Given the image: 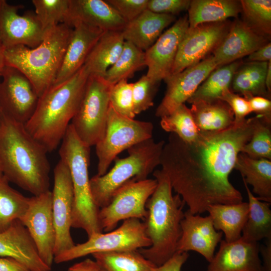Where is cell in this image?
<instances>
[{
	"instance_id": "obj_1",
	"label": "cell",
	"mask_w": 271,
	"mask_h": 271,
	"mask_svg": "<svg viewBox=\"0 0 271 271\" xmlns=\"http://www.w3.org/2000/svg\"><path fill=\"white\" fill-rule=\"evenodd\" d=\"M256 116L225 129L200 131L191 143L170 133L160 165L193 214L214 204H236L242 196L229 181L238 154L250 140Z\"/></svg>"
},
{
	"instance_id": "obj_2",
	"label": "cell",
	"mask_w": 271,
	"mask_h": 271,
	"mask_svg": "<svg viewBox=\"0 0 271 271\" xmlns=\"http://www.w3.org/2000/svg\"><path fill=\"white\" fill-rule=\"evenodd\" d=\"M47 151L24 124L4 113L0 126V165L10 182L37 196L49 190Z\"/></svg>"
},
{
	"instance_id": "obj_3",
	"label": "cell",
	"mask_w": 271,
	"mask_h": 271,
	"mask_svg": "<svg viewBox=\"0 0 271 271\" xmlns=\"http://www.w3.org/2000/svg\"><path fill=\"white\" fill-rule=\"evenodd\" d=\"M89 74L84 66L66 80L51 85L39 98L36 109L24 124L46 150H56L77 112Z\"/></svg>"
},
{
	"instance_id": "obj_4",
	"label": "cell",
	"mask_w": 271,
	"mask_h": 271,
	"mask_svg": "<svg viewBox=\"0 0 271 271\" xmlns=\"http://www.w3.org/2000/svg\"><path fill=\"white\" fill-rule=\"evenodd\" d=\"M153 175L157 185L146 203L148 213L144 222L151 245L138 250L159 266L177 251L185 203L179 195H173L169 178L162 169L155 170Z\"/></svg>"
},
{
	"instance_id": "obj_5",
	"label": "cell",
	"mask_w": 271,
	"mask_h": 271,
	"mask_svg": "<svg viewBox=\"0 0 271 271\" xmlns=\"http://www.w3.org/2000/svg\"><path fill=\"white\" fill-rule=\"evenodd\" d=\"M72 31L60 24L47 30L42 41L34 48L17 45L5 49V65L23 73L40 97L55 81Z\"/></svg>"
},
{
	"instance_id": "obj_6",
	"label": "cell",
	"mask_w": 271,
	"mask_h": 271,
	"mask_svg": "<svg viewBox=\"0 0 271 271\" xmlns=\"http://www.w3.org/2000/svg\"><path fill=\"white\" fill-rule=\"evenodd\" d=\"M61 143L60 160L69 168L73 189L72 227L83 229L88 237L102 232L98 220L99 209L93 200L90 186V147L79 139L70 124Z\"/></svg>"
},
{
	"instance_id": "obj_7",
	"label": "cell",
	"mask_w": 271,
	"mask_h": 271,
	"mask_svg": "<svg viewBox=\"0 0 271 271\" xmlns=\"http://www.w3.org/2000/svg\"><path fill=\"white\" fill-rule=\"evenodd\" d=\"M165 144L164 141L156 142L153 138L143 141L128 149L126 157H116L110 171L90 179L91 194L97 207L107 205L116 192L128 182L148 179L160 165Z\"/></svg>"
},
{
	"instance_id": "obj_8",
	"label": "cell",
	"mask_w": 271,
	"mask_h": 271,
	"mask_svg": "<svg viewBox=\"0 0 271 271\" xmlns=\"http://www.w3.org/2000/svg\"><path fill=\"white\" fill-rule=\"evenodd\" d=\"M113 85L102 76L89 75L76 113L70 124L79 139L86 146H95L103 136Z\"/></svg>"
},
{
	"instance_id": "obj_9",
	"label": "cell",
	"mask_w": 271,
	"mask_h": 271,
	"mask_svg": "<svg viewBox=\"0 0 271 271\" xmlns=\"http://www.w3.org/2000/svg\"><path fill=\"white\" fill-rule=\"evenodd\" d=\"M153 128L152 122L123 116L110 104L104 134L95 145L98 160L97 175L105 174L119 153L153 138Z\"/></svg>"
},
{
	"instance_id": "obj_10",
	"label": "cell",
	"mask_w": 271,
	"mask_h": 271,
	"mask_svg": "<svg viewBox=\"0 0 271 271\" xmlns=\"http://www.w3.org/2000/svg\"><path fill=\"white\" fill-rule=\"evenodd\" d=\"M151 245L144 222L131 218L124 220L116 229L92 235L85 242L55 256L54 261L60 263L94 253L136 250Z\"/></svg>"
},
{
	"instance_id": "obj_11",
	"label": "cell",
	"mask_w": 271,
	"mask_h": 271,
	"mask_svg": "<svg viewBox=\"0 0 271 271\" xmlns=\"http://www.w3.org/2000/svg\"><path fill=\"white\" fill-rule=\"evenodd\" d=\"M157 185L156 179L130 181L113 195L106 206L99 209L98 220L102 231L113 230L121 220L145 219L146 203Z\"/></svg>"
},
{
	"instance_id": "obj_12",
	"label": "cell",
	"mask_w": 271,
	"mask_h": 271,
	"mask_svg": "<svg viewBox=\"0 0 271 271\" xmlns=\"http://www.w3.org/2000/svg\"><path fill=\"white\" fill-rule=\"evenodd\" d=\"M52 212L56 230L54 257L71 248L74 243L71 235L74 193L70 172L60 160L54 169Z\"/></svg>"
},
{
	"instance_id": "obj_13",
	"label": "cell",
	"mask_w": 271,
	"mask_h": 271,
	"mask_svg": "<svg viewBox=\"0 0 271 271\" xmlns=\"http://www.w3.org/2000/svg\"><path fill=\"white\" fill-rule=\"evenodd\" d=\"M20 220L28 229L40 257L51 268L56 242L52 191L30 197L28 209Z\"/></svg>"
},
{
	"instance_id": "obj_14",
	"label": "cell",
	"mask_w": 271,
	"mask_h": 271,
	"mask_svg": "<svg viewBox=\"0 0 271 271\" xmlns=\"http://www.w3.org/2000/svg\"><path fill=\"white\" fill-rule=\"evenodd\" d=\"M231 24L226 20L189 27L179 46L170 75L203 60L220 43Z\"/></svg>"
},
{
	"instance_id": "obj_15",
	"label": "cell",
	"mask_w": 271,
	"mask_h": 271,
	"mask_svg": "<svg viewBox=\"0 0 271 271\" xmlns=\"http://www.w3.org/2000/svg\"><path fill=\"white\" fill-rule=\"evenodd\" d=\"M23 8L0 0V41L5 49L17 45L34 48L44 37L46 31L34 12L27 11L22 16L18 14Z\"/></svg>"
},
{
	"instance_id": "obj_16",
	"label": "cell",
	"mask_w": 271,
	"mask_h": 271,
	"mask_svg": "<svg viewBox=\"0 0 271 271\" xmlns=\"http://www.w3.org/2000/svg\"><path fill=\"white\" fill-rule=\"evenodd\" d=\"M1 76L4 113L25 124L34 113L39 97L29 79L19 70L6 66Z\"/></svg>"
},
{
	"instance_id": "obj_17",
	"label": "cell",
	"mask_w": 271,
	"mask_h": 271,
	"mask_svg": "<svg viewBox=\"0 0 271 271\" xmlns=\"http://www.w3.org/2000/svg\"><path fill=\"white\" fill-rule=\"evenodd\" d=\"M218 67L212 55L177 74L170 75L164 81L167 90L155 115L162 117L171 113L192 96L211 72Z\"/></svg>"
},
{
	"instance_id": "obj_18",
	"label": "cell",
	"mask_w": 271,
	"mask_h": 271,
	"mask_svg": "<svg viewBox=\"0 0 271 271\" xmlns=\"http://www.w3.org/2000/svg\"><path fill=\"white\" fill-rule=\"evenodd\" d=\"M189 28L187 15L181 17L145 51L146 75L160 83L171 72L179 46Z\"/></svg>"
},
{
	"instance_id": "obj_19",
	"label": "cell",
	"mask_w": 271,
	"mask_h": 271,
	"mask_svg": "<svg viewBox=\"0 0 271 271\" xmlns=\"http://www.w3.org/2000/svg\"><path fill=\"white\" fill-rule=\"evenodd\" d=\"M182 233L177 244V251H194L201 254L209 262L214 255L223 233L214 228L209 215L202 217L193 214L188 210L184 212L181 222Z\"/></svg>"
},
{
	"instance_id": "obj_20",
	"label": "cell",
	"mask_w": 271,
	"mask_h": 271,
	"mask_svg": "<svg viewBox=\"0 0 271 271\" xmlns=\"http://www.w3.org/2000/svg\"><path fill=\"white\" fill-rule=\"evenodd\" d=\"M268 36L257 31L244 21L236 20L213 51L218 67L236 61L267 44Z\"/></svg>"
},
{
	"instance_id": "obj_21",
	"label": "cell",
	"mask_w": 271,
	"mask_h": 271,
	"mask_svg": "<svg viewBox=\"0 0 271 271\" xmlns=\"http://www.w3.org/2000/svg\"><path fill=\"white\" fill-rule=\"evenodd\" d=\"M0 257H11L30 271H50L40 257L28 229L20 220H15L0 232Z\"/></svg>"
},
{
	"instance_id": "obj_22",
	"label": "cell",
	"mask_w": 271,
	"mask_h": 271,
	"mask_svg": "<svg viewBox=\"0 0 271 271\" xmlns=\"http://www.w3.org/2000/svg\"><path fill=\"white\" fill-rule=\"evenodd\" d=\"M105 32L83 23L74 24L61 66L53 85L66 80L82 67L92 48Z\"/></svg>"
},
{
	"instance_id": "obj_23",
	"label": "cell",
	"mask_w": 271,
	"mask_h": 271,
	"mask_svg": "<svg viewBox=\"0 0 271 271\" xmlns=\"http://www.w3.org/2000/svg\"><path fill=\"white\" fill-rule=\"evenodd\" d=\"M259 245L241 237L232 242L222 240L207 271H261Z\"/></svg>"
},
{
	"instance_id": "obj_24",
	"label": "cell",
	"mask_w": 271,
	"mask_h": 271,
	"mask_svg": "<svg viewBox=\"0 0 271 271\" xmlns=\"http://www.w3.org/2000/svg\"><path fill=\"white\" fill-rule=\"evenodd\" d=\"M83 23L104 31H122L126 23L106 1L70 0L64 24L72 28Z\"/></svg>"
},
{
	"instance_id": "obj_25",
	"label": "cell",
	"mask_w": 271,
	"mask_h": 271,
	"mask_svg": "<svg viewBox=\"0 0 271 271\" xmlns=\"http://www.w3.org/2000/svg\"><path fill=\"white\" fill-rule=\"evenodd\" d=\"M175 19V16L155 13L147 9L134 20L127 23L121 31L122 34L125 41L145 51Z\"/></svg>"
},
{
	"instance_id": "obj_26",
	"label": "cell",
	"mask_w": 271,
	"mask_h": 271,
	"mask_svg": "<svg viewBox=\"0 0 271 271\" xmlns=\"http://www.w3.org/2000/svg\"><path fill=\"white\" fill-rule=\"evenodd\" d=\"M124 41L121 31L105 32L92 48L83 65L89 75L103 77L120 56Z\"/></svg>"
},
{
	"instance_id": "obj_27",
	"label": "cell",
	"mask_w": 271,
	"mask_h": 271,
	"mask_svg": "<svg viewBox=\"0 0 271 271\" xmlns=\"http://www.w3.org/2000/svg\"><path fill=\"white\" fill-rule=\"evenodd\" d=\"M234 169L241 174L243 181L252 187L253 192L262 201L271 202V161L253 159L243 153L237 157Z\"/></svg>"
},
{
	"instance_id": "obj_28",
	"label": "cell",
	"mask_w": 271,
	"mask_h": 271,
	"mask_svg": "<svg viewBox=\"0 0 271 271\" xmlns=\"http://www.w3.org/2000/svg\"><path fill=\"white\" fill-rule=\"evenodd\" d=\"M206 211L215 229L224 234L226 241H234L241 237L248 214L247 202L214 204L208 206Z\"/></svg>"
},
{
	"instance_id": "obj_29",
	"label": "cell",
	"mask_w": 271,
	"mask_h": 271,
	"mask_svg": "<svg viewBox=\"0 0 271 271\" xmlns=\"http://www.w3.org/2000/svg\"><path fill=\"white\" fill-rule=\"evenodd\" d=\"M190 109L199 131H220L234 124L232 109L221 99L195 101L191 103Z\"/></svg>"
},
{
	"instance_id": "obj_30",
	"label": "cell",
	"mask_w": 271,
	"mask_h": 271,
	"mask_svg": "<svg viewBox=\"0 0 271 271\" xmlns=\"http://www.w3.org/2000/svg\"><path fill=\"white\" fill-rule=\"evenodd\" d=\"M189 27L226 21L241 12L240 1L234 0H193L188 9Z\"/></svg>"
},
{
	"instance_id": "obj_31",
	"label": "cell",
	"mask_w": 271,
	"mask_h": 271,
	"mask_svg": "<svg viewBox=\"0 0 271 271\" xmlns=\"http://www.w3.org/2000/svg\"><path fill=\"white\" fill-rule=\"evenodd\" d=\"M243 181L248 199L249 211L241 237L251 242L271 238L270 203L261 201L254 196L248 185Z\"/></svg>"
},
{
	"instance_id": "obj_32",
	"label": "cell",
	"mask_w": 271,
	"mask_h": 271,
	"mask_svg": "<svg viewBox=\"0 0 271 271\" xmlns=\"http://www.w3.org/2000/svg\"><path fill=\"white\" fill-rule=\"evenodd\" d=\"M268 62H248L241 64L235 71L231 86L243 97L260 96L268 97L265 80Z\"/></svg>"
},
{
	"instance_id": "obj_33",
	"label": "cell",
	"mask_w": 271,
	"mask_h": 271,
	"mask_svg": "<svg viewBox=\"0 0 271 271\" xmlns=\"http://www.w3.org/2000/svg\"><path fill=\"white\" fill-rule=\"evenodd\" d=\"M241 64L240 62L236 61L215 69L187 102L191 104L197 101H210L220 99L223 93L230 89L234 74Z\"/></svg>"
},
{
	"instance_id": "obj_34",
	"label": "cell",
	"mask_w": 271,
	"mask_h": 271,
	"mask_svg": "<svg viewBox=\"0 0 271 271\" xmlns=\"http://www.w3.org/2000/svg\"><path fill=\"white\" fill-rule=\"evenodd\" d=\"M104 271H153L157 267L138 250L92 254Z\"/></svg>"
},
{
	"instance_id": "obj_35",
	"label": "cell",
	"mask_w": 271,
	"mask_h": 271,
	"mask_svg": "<svg viewBox=\"0 0 271 271\" xmlns=\"http://www.w3.org/2000/svg\"><path fill=\"white\" fill-rule=\"evenodd\" d=\"M30 198L13 188L4 175L0 176V232L8 229L26 213Z\"/></svg>"
},
{
	"instance_id": "obj_36",
	"label": "cell",
	"mask_w": 271,
	"mask_h": 271,
	"mask_svg": "<svg viewBox=\"0 0 271 271\" xmlns=\"http://www.w3.org/2000/svg\"><path fill=\"white\" fill-rule=\"evenodd\" d=\"M144 66H146L145 51L125 41L118 58L103 77L109 83L114 85L120 80H128Z\"/></svg>"
},
{
	"instance_id": "obj_37",
	"label": "cell",
	"mask_w": 271,
	"mask_h": 271,
	"mask_svg": "<svg viewBox=\"0 0 271 271\" xmlns=\"http://www.w3.org/2000/svg\"><path fill=\"white\" fill-rule=\"evenodd\" d=\"M160 125L166 131L176 134L182 141L191 143L198 137V128L190 109L185 103L178 106L169 114L161 117Z\"/></svg>"
},
{
	"instance_id": "obj_38",
	"label": "cell",
	"mask_w": 271,
	"mask_h": 271,
	"mask_svg": "<svg viewBox=\"0 0 271 271\" xmlns=\"http://www.w3.org/2000/svg\"><path fill=\"white\" fill-rule=\"evenodd\" d=\"M244 21L250 27L267 36L271 32V1H240Z\"/></svg>"
},
{
	"instance_id": "obj_39",
	"label": "cell",
	"mask_w": 271,
	"mask_h": 271,
	"mask_svg": "<svg viewBox=\"0 0 271 271\" xmlns=\"http://www.w3.org/2000/svg\"><path fill=\"white\" fill-rule=\"evenodd\" d=\"M70 0H33L35 14L44 30L64 24L69 10Z\"/></svg>"
},
{
	"instance_id": "obj_40",
	"label": "cell",
	"mask_w": 271,
	"mask_h": 271,
	"mask_svg": "<svg viewBox=\"0 0 271 271\" xmlns=\"http://www.w3.org/2000/svg\"><path fill=\"white\" fill-rule=\"evenodd\" d=\"M241 153L253 159L271 160L270 124L256 115L252 137L243 147Z\"/></svg>"
},
{
	"instance_id": "obj_41",
	"label": "cell",
	"mask_w": 271,
	"mask_h": 271,
	"mask_svg": "<svg viewBox=\"0 0 271 271\" xmlns=\"http://www.w3.org/2000/svg\"><path fill=\"white\" fill-rule=\"evenodd\" d=\"M124 79L114 84L110 93V104L119 114L134 118L132 83Z\"/></svg>"
},
{
	"instance_id": "obj_42",
	"label": "cell",
	"mask_w": 271,
	"mask_h": 271,
	"mask_svg": "<svg viewBox=\"0 0 271 271\" xmlns=\"http://www.w3.org/2000/svg\"><path fill=\"white\" fill-rule=\"evenodd\" d=\"M159 84L146 75L132 83L133 108L136 115L153 106L154 98Z\"/></svg>"
},
{
	"instance_id": "obj_43",
	"label": "cell",
	"mask_w": 271,
	"mask_h": 271,
	"mask_svg": "<svg viewBox=\"0 0 271 271\" xmlns=\"http://www.w3.org/2000/svg\"><path fill=\"white\" fill-rule=\"evenodd\" d=\"M128 23L147 9L148 0H106Z\"/></svg>"
},
{
	"instance_id": "obj_44",
	"label": "cell",
	"mask_w": 271,
	"mask_h": 271,
	"mask_svg": "<svg viewBox=\"0 0 271 271\" xmlns=\"http://www.w3.org/2000/svg\"><path fill=\"white\" fill-rule=\"evenodd\" d=\"M220 99L226 102L232 109L234 116V123L243 121L252 111L248 100L230 89L224 91Z\"/></svg>"
},
{
	"instance_id": "obj_45",
	"label": "cell",
	"mask_w": 271,
	"mask_h": 271,
	"mask_svg": "<svg viewBox=\"0 0 271 271\" xmlns=\"http://www.w3.org/2000/svg\"><path fill=\"white\" fill-rule=\"evenodd\" d=\"M191 1L148 0L147 9L155 13L175 16L188 10Z\"/></svg>"
},
{
	"instance_id": "obj_46",
	"label": "cell",
	"mask_w": 271,
	"mask_h": 271,
	"mask_svg": "<svg viewBox=\"0 0 271 271\" xmlns=\"http://www.w3.org/2000/svg\"><path fill=\"white\" fill-rule=\"evenodd\" d=\"M244 98L248 100L252 112L271 124V101L268 98L260 96H248Z\"/></svg>"
},
{
	"instance_id": "obj_47",
	"label": "cell",
	"mask_w": 271,
	"mask_h": 271,
	"mask_svg": "<svg viewBox=\"0 0 271 271\" xmlns=\"http://www.w3.org/2000/svg\"><path fill=\"white\" fill-rule=\"evenodd\" d=\"M189 256L188 252L176 251L167 261L157 266L153 271H181Z\"/></svg>"
},
{
	"instance_id": "obj_48",
	"label": "cell",
	"mask_w": 271,
	"mask_h": 271,
	"mask_svg": "<svg viewBox=\"0 0 271 271\" xmlns=\"http://www.w3.org/2000/svg\"><path fill=\"white\" fill-rule=\"evenodd\" d=\"M249 62H268L271 60V43H267L248 56Z\"/></svg>"
},
{
	"instance_id": "obj_49",
	"label": "cell",
	"mask_w": 271,
	"mask_h": 271,
	"mask_svg": "<svg viewBox=\"0 0 271 271\" xmlns=\"http://www.w3.org/2000/svg\"><path fill=\"white\" fill-rule=\"evenodd\" d=\"M262 257L261 271H271V238L265 239V244L259 245Z\"/></svg>"
},
{
	"instance_id": "obj_50",
	"label": "cell",
	"mask_w": 271,
	"mask_h": 271,
	"mask_svg": "<svg viewBox=\"0 0 271 271\" xmlns=\"http://www.w3.org/2000/svg\"><path fill=\"white\" fill-rule=\"evenodd\" d=\"M21 263L11 257H0V271H28Z\"/></svg>"
},
{
	"instance_id": "obj_51",
	"label": "cell",
	"mask_w": 271,
	"mask_h": 271,
	"mask_svg": "<svg viewBox=\"0 0 271 271\" xmlns=\"http://www.w3.org/2000/svg\"><path fill=\"white\" fill-rule=\"evenodd\" d=\"M68 271H102V268L95 260L90 258L75 263Z\"/></svg>"
},
{
	"instance_id": "obj_52",
	"label": "cell",
	"mask_w": 271,
	"mask_h": 271,
	"mask_svg": "<svg viewBox=\"0 0 271 271\" xmlns=\"http://www.w3.org/2000/svg\"><path fill=\"white\" fill-rule=\"evenodd\" d=\"M265 84L267 91L268 93L270 92L271 90V60L268 62Z\"/></svg>"
},
{
	"instance_id": "obj_53",
	"label": "cell",
	"mask_w": 271,
	"mask_h": 271,
	"mask_svg": "<svg viewBox=\"0 0 271 271\" xmlns=\"http://www.w3.org/2000/svg\"><path fill=\"white\" fill-rule=\"evenodd\" d=\"M5 49L0 41V76L5 67L4 52Z\"/></svg>"
},
{
	"instance_id": "obj_54",
	"label": "cell",
	"mask_w": 271,
	"mask_h": 271,
	"mask_svg": "<svg viewBox=\"0 0 271 271\" xmlns=\"http://www.w3.org/2000/svg\"><path fill=\"white\" fill-rule=\"evenodd\" d=\"M0 84H1V81H0ZM3 116H4V112H3L2 105L1 92H0V126L2 123Z\"/></svg>"
},
{
	"instance_id": "obj_55",
	"label": "cell",
	"mask_w": 271,
	"mask_h": 271,
	"mask_svg": "<svg viewBox=\"0 0 271 271\" xmlns=\"http://www.w3.org/2000/svg\"><path fill=\"white\" fill-rule=\"evenodd\" d=\"M2 175H3V174L2 168H1V165H0V176H2Z\"/></svg>"
},
{
	"instance_id": "obj_56",
	"label": "cell",
	"mask_w": 271,
	"mask_h": 271,
	"mask_svg": "<svg viewBox=\"0 0 271 271\" xmlns=\"http://www.w3.org/2000/svg\"><path fill=\"white\" fill-rule=\"evenodd\" d=\"M102 271H104L102 268Z\"/></svg>"
},
{
	"instance_id": "obj_57",
	"label": "cell",
	"mask_w": 271,
	"mask_h": 271,
	"mask_svg": "<svg viewBox=\"0 0 271 271\" xmlns=\"http://www.w3.org/2000/svg\"><path fill=\"white\" fill-rule=\"evenodd\" d=\"M28 271H30V270H28Z\"/></svg>"
}]
</instances>
